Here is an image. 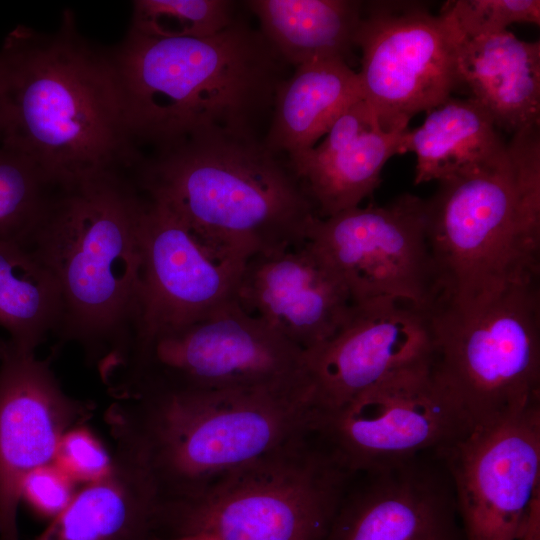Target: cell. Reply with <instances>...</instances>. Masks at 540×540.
<instances>
[{"instance_id": "obj_1", "label": "cell", "mask_w": 540, "mask_h": 540, "mask_svg": "<svg viewBox=\"0 0 540 540\" xmlns=\"http://www.w3.org/2000/svg\"><path fill=\"white\" fill-rule=\"evenodd\" d=\"M0 144L52 184L130 172L139 159L108 51L79 32L73 11L41 32L18 25L0 48Z\"/></svg>"}, {"instance_id": "obj_2", "label": "cell", "mask_w": 540, "mask_h": 540, "mask_svg": "<svg viewBox=\"0 0 540 540\" xmlns=\"http://www.w3.org/2000/svg\"><path fill=\"white\" fill-rule=\"evenodd\" d=\"M144 204L126 172L53 184L21 239L58 283L53 335L78 346L102 381L126 360L137 333Z\"/></svg>"}, {"instance_id": "obj_3", "label": "cell", "mask_w": 540, "mask_h": 540, "mask_svg": "<svg viewBox=\"0 0 540 540\" xmlns=\"http://www.w3.org/2000/svg\"><path fill=\"white\" fill-rule=\"evenodd\" d=\"M139 154L207 134L262 138L287 65L240 18L206 37H160L129 27L108 51Z\"/></svg>"}, {"instance_id": "obj_4", "label": "cell", "mask_w": 540, "mask_h": 540, "mask_svg": "<svg viewBox=\"0 0 540 540\" xmlns=\"http://www.w3.org/2000/svg\"><path fill=\"white\" fill-rule=\"evenodd\" d=\"M131 177L205 246L240 263L303 244L315 209L262 138L193 137L140 155Z\"/></svg>"}, {"instance_id": "obj_5", "label": "cell", "mask_w": 540, "mask_h": 540, "mask_svg": "<svg viewBox=\"0 0 540 540\" xmlns=\"http://www.w3.org/2000/svg\"><path fill=\"white\" fill-rule=\"evenodd\" d=\"M307 393L158 389L114 400V457L141 468L157 502L192 496L311 425Z\"/></svg>"}, {"instance_id": "obj_6", "label": "cell", "mask_w": 540, "mask_h": 540, "mask_svg": "<svg viewBox=\"0 0 540 540\" xmlns=\"http://www.w3.org/2000/svg\"><path fill=\"white\" fill-rule=\"evenodd\" d=\"M501 162L439 182L426 199L437 306L468 310L540 279V133L512 135Z\"/></svg>"}, {"instance_id": "obj_7", "label": "cell", "mask_w": 540, "mask_h": 540, "mask_svg": "<svg viewBox=\"0 0 540 540\" xmlns=\"http://www.w3.org/2000/svg\"><path fill=\"white\" fill-rule=\"evenodd\" d=\"M353 474L308 427L192 496L159 501L154 537L327 540Z\"/></svg>"}, {"instance_id": "obj_8", "label": "cell", "mask_w": 540, "mask_h": 540, "mask_svg": "<svg viewBox=\"0 0 540 540\" xmlns=\"http://www.w3.org/2000/svg\"><path fill=\"white\" fill-rule=\"evenodd\" d=\"M429 314V370L469 430L540 404V279Z\"/></svg>"}, {"instance_id": "obj_9", "label": "cell", "mask_w": 540, "mask_h": 540, "mask_svg": "<svg viewBox=\"0 0 540 540\" xmlns=\"http://www.w3.org/2000/svg\"><path fill=\"white\" fill-rule=\"evenodd\" d=\"M104 385L114 400L158 389L310 392L305 351L236 300L132 349Z\"/></svg>"}, {"instance_id": "obj_10", "label": "cell", "mask_w": 540, "mask_h": 540, "mask_svg": "<svg viewBox=\"0 0 540 540\" xmlns=\"http://www.w3.org/2000/svg\"><path fill=\"white\" fill-rule=\"evenodd\" d=\"M458 33L447 18L416 1L363 3L354 44L363 99L386 130L405 131L460 87Z\"/></svg>"}, {"instance_id": "obj_11", "label": "cell", "mask_w": 540, "mask_h": 540, "mask_svg": "<svg viewBox=\"0 0 540 540\" xmlns=\"http://www.w3.org/2000/svg\"><path fill=\"white\" fill-rule=\"evenodd\" d=\"M353 302L394 298L431 311L439 301L426 199L404 193L384 205L314 218L307 239Z\"/></svg>"}, {"instance_id": "obj_12", "label": "cell", "mask_w": 540, "mask_h": 540, "mask_svg": "<svg viewBox=\"0 0 540 540\" xmlns=\"http://www.w3.org/2000/svg\"><path fill=\"white\" fill-rule=\"evenodd\" d=\"M311 428L352 473L437 453L470 432L432 378L429 358L336 410L313 414Z\"/></svg>"}, {"instance_id": "obj_13", "label": "cell", "mask_w": 540, "mask_h": 540, "mask_svg": "<svg viewBox=\"0 0 540 540\" xmlns=\"http://www.w3.org/2000/svg\"><path fill=\"white\" fill-rule=\"evenodd\" d=\"M436 454L465 540H517L540 497V404L473 429Z\"/></svg>"}, {"instance_id": "obj_14", "label": "cell", "mask_w": 540, "mask_h": 540, "mask_svg": "<svg viewBox=\"0 0 540 540\" xmlns=\"http://www.w3.org/2000/svg\"><path fill=\"white\" fill-rule=\"evenodd\" d=\"M0 339V540H19L18 506L27 476L54 462L70 429L92 416L91 400L70 396L51 361Z\"/></svg>"}, {"instance_id": "obj_15", "label": "cell", "mask_w": 540, "mask_h": 540, "mask_svg": "<svg viewBox=\"0 0 540 540\" xmlns=\"http://www.w3.org/2000/svg\"><path fill=\"white\" fill-rule=\"evenodd\" d=\"M144 197L140 317L131 350L235 300L245 265L205 246L168 208Z\"/></svg>"}, {"instance_id": "obj_16", "label": "cell", "mask_w": 540, "mask_h": 540, "mask_svg": "<svg viewBox=\"0 0 540 540\" xmlns=\"http://www.w3.org/2000/svg\"><path fill=\"white\" fill-rule=\"evenodd\" d=\"M429 314L394 298L354 302L339 329L305 352L313 414L336 410L429 358Z\"/></svg>"}, {"instance_id": "obj_17", "label": "cell", "mask_w": 540, "mask_h": 540, "mask_svg": "<svg viewBox=\"0 0 540 540\" xmlns=\"http://www.w3.org/2000/svg\"><path fill=\"white\" fill-rule=\"evenodd\" d=\"M327 540H465L440 457L354 473Z\"/></svg>"}, {"instance_id": "obj_18", "label": "cell", "mask_w": 540, "mask_h": 540, "mask_svg": "<svg viewBox=\"0 0 540 540\" xmlns=\"http://www.w3.org/2000/svg\"><path fill=\"white\" fill-rule=\"evenodd\" d=\"M235 300L305 352L333 336L354 303L343 281L308 241L249 259Z\"/></svg>"}, {"instance_id": "obj_19", "label": "cell", "mask_w": 540, "mask_h": 540, "mask_svg": "<svg viewBox=\"0 0 540 540\" xmlns=\"http://www.w3.org/2000/svg\"><path fill=\"white\" fill-rule=\"evenodd\" d=\"M405 131L386 130L360 98L334 120L320 144L286 158L317 217L359 206L372 195L386 162L399 154Z\"/></svg>"}, {"instance_id": "obj_20", "label": "cell", "mask_w": 540, "mask_h": 540, "mask_svg": "<svg viewBox=\"0 0 540 540\" xmlns=\"http://www.w3.org/2000/svg\"><path fill=\"white\" fill-rule=\"evenodd\" d=\"M460 86L512 135L540 123V43L503 32L463 38L458 34Z\"/></svg>"}, {"instance_id": "obj_21", "label": "cell", "mask_w": 540, "mask_h": 540, "mask_svg": "<svg viewBox=\"0 0 540 540\" xmlns=\"http://www.w3.org/2000/svg\"><path fill=\"white\" fill-rule=\"evenodd\" d=\"M279 85L265 146L288 158L313 148L334 120L363 98L358 73L342 58L316 59L294 67Z\"/></svg>"}, {"instance_id": "obj_22", "label": "cell", "mask_w": 540, "mask_h": 540, "mask_svg": "<svg viewBox=\"0 0 540 540\" xmlns=\"http://www.w3.org/2000/svg\"><path fill=\"white\" fill-rule=\"evenodd\" d=\"M407 129L399 154H416L415 184L438 182L495 165L508 155L507 142L488 112L471 98L445 99Z\"/></svg>"}, {"instance_id": "obj_23", "label": "cell", "mask_w": 540, "mask_h": 540, "mask_svg": "<svg viewBox=\"0 0 540 540\" xmlns=\"http://www.w3.org/2000/svg\"><path fill=\"white\" fill-rule=\"evenodd\" d=\"M156 507L147 474L113 458L111 471L78 490L35 540H150Z\"/></svg>"}, {"instance_id": "obj_24", "label": "cell", "mask_w": 540, "mask_h": 540, "mask_svg": "<svg viewBox=\"0 0 540 540\" xmlns=\"http://www.w3.org/2000/svg\"><path fill=\"white\" fill-rule=\"evenodd\" d=\"M355 0H249L259 30L284 62L297 67L323 58L345 59L363 10Z\"/></svg>"}, {"instance_id": "obj_25", "label": "cell", "mask_w": 540, "mask_h": 540, "mask_svg": "<svg viewBox=\"0 0 540 540\" xmlns=\"http://www.w3.org/2000/svg\"><path fill=\"white\" fill-rule=\"evenodd\" d=\"M52 272L21 240L0 241V326L16 346L36 352L60 321Z\"/></svg>"}, {"instance_id": "obj_26", "label": "cell", "mask_w": 540, "mask_h": 540, "mask_svg": "<svg viewBox=\"0 0 540 540\" xmlns=\"http://www.w3.org/2000/svg\"><path fill=\"white\" fill-rule=\"evenodd\" d=\"M130 27L160 37H206L239 19L229 0H137Z\"/></svg>"}, {"instance_id": "obj_27", "label": "cell", "mask_w": 540, "mask_h": 540, "mask_svg": "<svg viewBox=\"0 0 540 540\" xmlns=\"http://www.w3.org/2000/svg\"><path fill=\"white\" fill-rule=\"evenodd\" d=\"M52 185L33 162L0 144V241L28 233Z\"/></svg>"}, {"instance_id": "obj_28", "label": "cell", "mask_w": 540, "mask_h": 540, "mask_svg": "<svg viewBox=\"0 0 540 540\" xmlns=\"http://www.w3.org/2000/svg\"><path fill=\"white\" fill-rule=\"evenodd\" d=\"M439 14L460 37L479 38L507 30L513 23H540L539 0H452Z\"/></svg>"}, {"instance_id": "obj_29", "label": "cell", "mask_w": 540, "mask_h": 540, "mask_svg": "<svg viewBox=\"0 0 540 540\" xmlns=\"http://www.w3.org/2000/svg\"><path fill=\"white\" fill-rule=\"evenodd\" d=\"M54 463L76 483L85 485L106 476L113 467V457L90 429L80 425L63 435Z\"/></svg>"}, {"instance_id": "obj_30", "label": "cell", "mask_w": 540, "mask_h": 540, "mask_svg": "<svg viewBox=\"0 0 540 540\" xmlns=\"http://www.w3.org/2000/svg\"><path fill=\"white\" fill-rule=\"evenodd\" d=\"M76 482L54 462L32 471L22 487L24 499L39 516L53 520L71 503Z\"/></svg>"}, {"instance_id": "obj_31", "label": "cell", "mask_w": 540, "mask_h": 540, "mask_svg": "<svg viewBox=\"0 0 540 540\" xmlns=\"http://www.w3.org/2000/svg\"><path fill=\"white\" fill-rule=\"evenodd\" d=\"M150 540H221L217 536L206 533V532H198V533H192L177 537H170V538H161V537H153Z\"/></svg>"}, {"instance_id": "obj_32", "label": "cell", "mask_w": 540, "mask_h": 540, "mask_svg": "<svg viewBox=\"0 0 540 540\" xmlns=\"http://www.w3.org/2000/svg\"><path fill=\"white\" fill-rule=\"evenodd\" d=\"M0 131H1V75H0Z\"/></svg>"}]
</instances>
